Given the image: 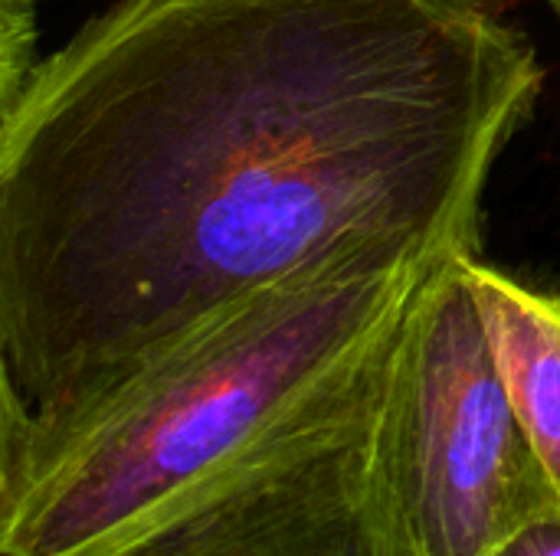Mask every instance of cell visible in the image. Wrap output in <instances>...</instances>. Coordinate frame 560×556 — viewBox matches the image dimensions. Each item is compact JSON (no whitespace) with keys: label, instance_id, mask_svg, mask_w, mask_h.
<instances>
[{"label":"cell","instance_id":"1","mask_svg":"<svg viewBox=\"0 0 560 556\" xmlns=\"http://www.w3.org/2000/svg\"><path fill=\"white\" fill-rule=\"evenodd\" d=\"M545 66L499 0H118L0 105V413L371 252L476 256Z\"/></svg>","mask_w":560,"mask_h":556},{"label":"cell","instance_id":"2","mask_svg":"<svg viewBox=\"0 0 560 556\" xmlns=\"http://www.w3.org/2000/svg\"><path fill=\"white\" fill-rule=\"evenodd\" d=\"M436 265L371 252L262 292L92 400L0 413V554L112 556L377 393Z\"/></svg>","mask_w":560,"mask_h":556},{"label":"cell","instance_id":"3","mask_svg":"<svg viewBox=\"0 0 560 556\" xmlns=\"http://www.w3.org/2000/svg\"><path fill=\"white\" fill-rule=\"evenodd\" d=\"M469 256L430 265L404 311L374 423V472L413 556H489L560 505L499 377Z\"/></svg>","mask_w":560,"mask_h":556},{"label":"cell","instance_id":"4","mask_svg":"<svg viewBox=\"0 0 560 556\" xmlns=\"http://www.w3.org/2000/svg\"><path fill=\"white\" fill-rule=\"evenodd\" d=\"M381 390L233 472L112 556H413L374 472Z\"/></svg>","mask_w":560,"mask_h":556},{"label":"cell","instance_id":"5","mask_svg":"<svg viewBox=\"0 0 560 556\" xmlns=\"http://www.w3.org/2000/svg\"><path fill=\"white\" fill-rule=\"evenodd\" d=\"M466 279L509 403L560 498V295L522 285L479 256L466 259Z\"/></svg>","mask_w":560,"mask_h":556},{"label":"cell","instance_id":"6","mask_svg":"<svg viewBox=\"0 0 560 556\" xmlns=\"http://www.w3.org/2000/svg\"><path fill=\"white\" fill-rule=\"evenodd\" d=\"M33 43V0H0V105L13 102L36 69Z\"/></svg>","mask_w":560,"mask_h":556},{"label":"cell","instance_id":"7","mask_svg":"<svg viewBox=\"0 0 560 556\" xmlns=\"http://www.w3.org/2000/svg\"><path fill=\"white\" fill-rule=\"evenodd\" d=\"M489 556H560V505L515 528Z\"/></svg>","mask_w":560,"mask_h":556},{"label":"cell","instance_id":"8","mask_svg":"<svg viewBox=\"0 0 560 556\" xmlns=\"http://www.w3.org/2000/svg\"><path fill=\"white\" fill-rule=\"evenodd\" d=\"M551 7H555V10H558V13H560V0H551Z\"/></svg>","mask_w":560,"mask_h":556}]
</instances>
